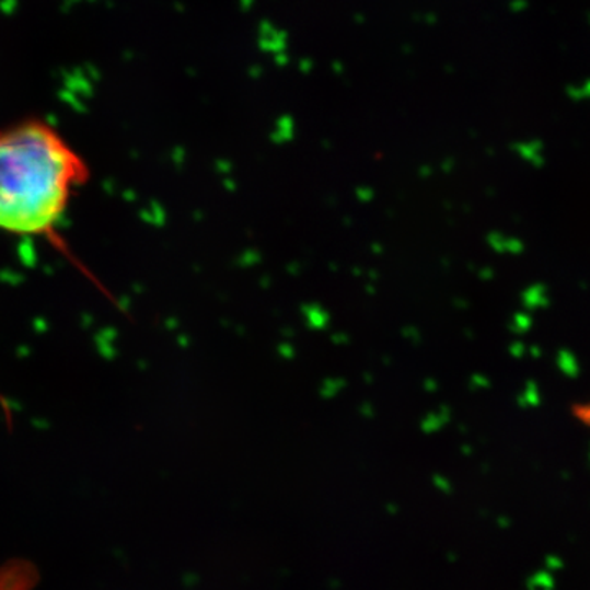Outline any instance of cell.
<instances>
[{
  "mask_svg": "<svg viewBox=\"0 0 590 590\" xmlns=\"http://www.w3.org/2000/svg\"><path fill=\"white\" fill-rule=\"evenodd\" d=\"M89 177L88 161L49 122L0 127V232L42 239L71 255L59 225Z\"/></svg>",
  "mask_w": 590,
  "mask_h": 590,
  "instance_id": "6da1fadb",
  "label": "cell"
},
{
  "mask_svg": "<svg viewBox=\"0 0 590 590\" xmlns=\"http://www.w3.org/2000/svg\"><path fill=\"white\" fill-rule=\"evenodd\" d=\"M36 582L38 572L30 563L12 562L0 568V590H30Z\"/></svg>",
  "mask_w": 590,
  "mask_h": 590,
  "instance_id": "7a4b0ae2",
  "label": "cell"
},
{
  "mask_svg": "<svg viewBox=\"0 0 590 590\" xmlns=\"http://www.w3.org/2000/svg\"><path fill=\"white\" fill-rule=\"evenodd\" d=\"M302 315L310 329H325L329 325V315L319 303L302 305Z\"/></svg>",
  "mask_w": 590,
  "mask_h": 590,
  "instance_id": "3957f363",
  "label": "cell"
},
{
  "mask_svg": "<svg viewBox=\"0 0 590 590\" xmlns=\"http://www.w3.org/2000/svg\"><path fill=\"white\" fill-rule=\"evenodd\" d=\"M294 138V120L291 117L279 118L275 131H271V141L275 144H285Z\"/></svg>",
  "mask_w": 590,
  "mask_h": 590,
  "instance_id": "277c9868",
  "label": "cell"
},
{
  "mask_svg": "<svg viewBox=\"0 0 590 590\" xmlns=\"http://www.w3.org/2000/svg\"><path fill=\"white\" fill-rule=\"evenodd\" d=\"M262 259L263 256L258 250H245V252L236 258V265H239L240 268H252V266L259 265Z\"/></svg>",
  "mask_w": 590,
  "mask_h": 590,
  "instance_id": "5b68a950",
  "label": "cell"
},
{
  "mask_svg": "<svg viewBox=\"0 0 590 590\" xmlns=\"http://www.w3.org/2000/svg\"><path fill=\"white\" fill-rule=\"evenodd\" d=\"M575 415L579 424L585 425L590 430V401L576 405Z\"/></svg>",
  "mask_w": 590,
  "mask_h": 590,
  "instance_id": "8992f818",
  "label": "cell"
},
{
  "mask_svg": "<svg viewBox=\"0 0 590 590\" xmlns=\"http://www.w3.org/2000/svg\"><path fill=\"white\" fill-rule=\"evenodd\" d=\"M355 194L359 203H371L374 199V190L368 186H359Z\"/></svg>",
  "mask_w": 590,
  "mask_h": 590,
  "instance_id": "52a82bcc",
  "label": "cell"
},
{
  "mask_svg": "<svg viewBox=\"0 0 590 590\" xmlns=\"http://www.w3.org/2000/svg\"><path fill=\"white\" fill-rule=\"evenodd\" d=\"M213 167H216V171L219 174H230L233 171V163L232 161L227 160V158H220V160H217L216 163H213Z\"/></svg>",
  "mask_w": 590,
  "mask_h": 590,
  "instance_id": "ba28073f",
  "label": "cell"
},
{
  "mask_svg": "<svg viewBox=\"0 0 590 590\" xmlns=\"http://www.w3.org/2000/svg\"><path fill=\"white\" fill-rule=\"evenodd\" d=\"M279 351L285 352V358H292L294 356V348H292V345H289V343H281L279 345Z\"/></svg>",
  "mask_w": 590,
  "mask_h": 590,
  "instance_id": "9c48e42d",
  "label": "cell"
},
{
  "mask_svg": "<svg viewBox=\"0 0 590 590\" xmlns=\"http://www.w3.org/2000/svg\"><path fill=\"white\" fill-rule=\"evenodd\" d=\"M404 335L408 336L410 339H414V342H418V339H420V333H418V329L414 328V326H408V328H405Z\"/></svg>",
  "mask_w": 590,
  "mask_h": 590,
  "instance_id": "30bf717a",
  "label": "cell"
},
{
  "mask_svg": "<svg viewBox=\"0 0 590 590\" xmlns=\"http://www.w3.org/2000/svg\"><path fill=\"white\" fill-rule=\"evenodd\" d=\"M332 342H335L336 345H345V343L349 342V338L346 333H335V335L332 336Z\"/></svg>",
  "mask_w": 590,
  "mask_h": 590,
  "instance_id": "8fae6325",
  "label": "cell"
},
{
  "mask_svg": "<svg viewBox=\"0 0 590 590\" xmlns=\"http://www.w3.org/2000/svg\"><path fill=\"white\" fill-rule=\"evenodd\" d=\"M223 187H225L227 190H230V193H233V190H236L235 181H232V180L223 181Z\"/></svg>",
  "mask_w": 590,
  "mask_h": 590,
  "instance_id": "7c38bea8",
  "label": "cell"
},
{
  "mask_svg": "<svg viewBox=\"0 0 590 590\" xmlns=\"http://www.w3.org/2000/svg\"><path fill=\"white\" fill-rule=\"evenodd\" d=\"M288 271L292 273V275L294 276L299 275V271H300L299 263H292L291 266H288Z\"/></svg>",
  "mask_w": 590,
  "mask_h": 590,
  "instance_id": "4fadbf2b",
  "label": "cell"
},
{
  "mask_svg": "<svg viewBox=\"0 0 590 590\" xmlns=\"http://www.w3.org/2000/svg\"><path fill=\"white\" fill-rule=\"evenodd\" d=\"M384 252V250H382V245H378V243H375V245H372V253H375V255H379V253H382Z\"/></svg>",
  "mask_w": 590,
  "mask_h": 590,
  "instance_id": "5bb4252c",
  "label": "cell"
},
{
  "mask_svg": "<svg viewBox=\"0 0 590 590\" xmlns=\"http://www.w3.org/2000/svg\"><path fill=\"white\" fill-rule=\"evenodd\" d=\"M269 285H271V279H269L268 276H266L265 279H262V286H263V288L268 289V288H269Z\"/></svg>",
  "mask_w": 590,
  "mask_h": 590,
  "instance_id": "9a60e30c",
  "label": "cell"
},
{
  "mask_svg": "<svg viewBox=\"0 0 590 590\" xmlns=\"http://www.w3.org/2000/svg\"><path fill=\"white\" fill-rule=\"evenodd\" d=\"M418 174H420V176H428V174H430V167H421V170L418 171Z\"/></svg>",
  "mask_w": 590,
  "mask_h": 590,
  "instance_id": "2e32d148",
  "label": "cell"
}]
</instances>
